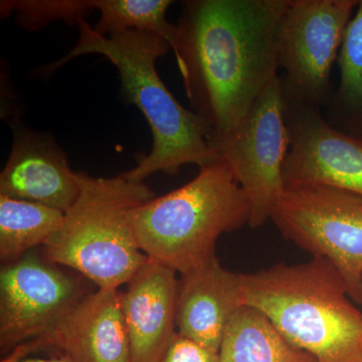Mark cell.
Here are the masks:
<instances>
[{
	"mask_svg": "<svg viewBox=\"0 0 362 362\" xmlns=\"http://www.w3.org/2000/svg\"><path fill=\"white\" fill-rule=\"evenodd\" d=\"M287 0H189L175 51L192 111L232 133L278 77V30Z\"/></svg>",
	"mask_w": 362,
	"mask_h": 362,
	"instance_id": "1",
	"label": "cell"
},
{
	"mask_svg": "<svg viewBox=\"0 0 362 362\" xmlns=\"http://www.w3.org/2000/svg\"><path fill=\"white\" fill-rule=\"evenodd\" d=\"M78 28L77 45L45 71L52 74L71 59L89 54H102L118 69L124 96L142 112L153 135L148 156L139 157L135 168L121 173L122 177L143 182L159 171L176 175L187 164L202 168L220 160L211 144V128L178 103L157 73V59L171 49L165 40L138 30L104 37L86 21Z\"/></svg>",
	"mask_w": 362,
	"mask_h": 362,
	"instance_id": "2",
	"label": "cell"
},
{
	"mask_svg": "<svg viewBox=\"0 0 362 362\" xmlns=\"http://www.w3.org/2000/svg\"><path fill=\"white\" fill-rule=\"evenodd\" d=\"M350 299L341 276L323 258L242 274L243 305L265 314L316 362H362V311Z\"/></svg>",
	"mask_w": 362,
	"mask_h": 362,
	"instance_id": "3",
	"label": "cell"
},
{
	"mask_svg": "<svg viewBox=\"0 0 362 362\" xmlns=\"http://www.w3.org/2000/svg\"><path fill=\"white\" fill-rule=\"evenodd\" d=\"M250 216L249 199L221 158L128 214L143 254L181 275L216 257L218 238L249 225Z\"/></svg>",
	"mask_w": 362,
	"mask_h": 362,
	"instance_id": "4",
	"label": "cell"
},
{
	"mask_svg": "<svg viewBox=\"0 0 362 362\" xmlns=\"http://www.w3.org/2000/svg\"><path fill=\"white\" fill-rule=\"evenodd\" d=\"M80 194L63 225L42 247L49 261L80 274L98 289L118 290L147 261L128 218L154 199L146 185L77 173Z\"/></svg>",
	"mask_w": 362,
	"mask_h": 362,
	"instance_id": "5",
	"label": "cell"
},
{
	"mask_svg": "<svg viewBox=\"0 0 362 362\" xmlns=\"http://www.w3.org/2000/svg\"><path fill=\"white\" fill-rule=\"evenodd\" d=\"M283 237L334 266L362 305V195L321 185L285 189L271 218Z\"/></svg>",
	"mask_w": 362,
	"mask_h": 362,
	"instance_id": "6",
	"label": "cell"
},
{
	"mask_svg": "<svg viewBox=\"0 0 362 362\" xmlns=\"http://www.w3.org/2000/svg\"><path fill=\"white\" fill-rule=\"evenodd\" d=\"M211 144L249 199V226H263L270 220L273 207L285 190L283 166L290 135L281 77L267 86L232 133L211 137Z\"/></svg>",
	"mask_w": 362,
	"mask_h": 362,
	"instance_id": "7",
	"label": "cell"
},
{
	"mask_svg": "<svg viewBox=\"0 0 362 362\" xmlns=\"http://www.w3.org/2000/svg\"><path fill=\"white\" fill-rule=\"evenodd\" d=\"M359 0H287L278 30V65L286 97L324 108L331 71Z\"/></svg>",
	"mask_w": 362,
	"mask_h": 362,
	"instance_id": "8",
	"label": "cell"
},
{
	"mask_svg": "<svg viewBox=\"0 0 362 362\" xmlns=\"http://www.w3.org/2000/svg\"><path fill=\"white\" fill-rule=\"evenodd\" d=\"M33 250L4 264L0 272V349H14L42 337L92 292L76 272L63 270Z\"/></svg>",
	"mask_w": 362,
	"mask_h": 362,
	"instance_id": "9",
	"label": "cell"
},
{
	"mask_svg": "<svg viewBox=\"0 0 362 362\" xmlns=\"http://www.w3.org/2000/svg\"><path fill=\"white\" fill-rule=\"evenodd\" d=\"M285 98L290 135L285 189L321 185L362 195V138L335 129L320 108Z\"/></svg>",
	"mask_w": 362,
	"mask_h": 362,
	"instance_id": "10",
	"label": "cell"
},
{
	"mask_svg": "<svg viewBox=\"0 0 362 362\" xmlns=\"http://www.w3.org/2000/svg\"><path fill=\"white\" fill-rule=\"evenodd\" d=\"M45 349L59 350L71 362H131L121 293L97 288L49 332L14 349L2 362H14Z\"/></svg>",
	"mask_w": 362,
	"mask_h": 362,
	"instance_id": "11",
	"label": "cell"
},
{
	"mask_svg": "<svg viewBox=\"0 0 362 362\" xmlns=\"http://www.w3.org/2000/svg\"><path fill=\"white\" fill-rule=\"evenodd\" d=\"M0 195L35 202L66 213L80 194L77 173L52 136L16 125Z\"/></svg>",
	"mask_w": 362,
	"mask_h": 362,
	"instance_id": "12",
	"label": "cell"
},
{
	"mask_svg": "<svg viewBox=\"0 0 362 362\" xmlns=\"http://www.w3.org/2000/svg\"><path fill=\"white\" fill-rule=\"evenodd\" d=\"M175 274L148 258L121 293L131 362L160 361L175 337L178 295Z\"/></svg>",
	"mask_w": 362,
	"mask_h": 362,
	"instance_id": "13",
	"label": "cell"
},
{
	"mask_svg": "<svg viewBox=\"0 0 362 362\" xmlns=\"http://www.w3.org/2000/svg\"><path fill=\"white\" fill-rule=\"evenodd\" d=\"M242 301V274L214 257L178 280L177 333L218 354L228 323Z\"/></svg>",
	"mask_w": 362,
	"mask_h": 362,
	"instance_id": "14",
	"label": "cell"
},
{
	"mask_svg": "<svg viewBox=\"0 0 362 362\" xmlns=\"http://www.w3.org/2000/svg\"><path fill=\"white\" fill-rule=\"evenodd\" d=\"M218 362H316V359L290 342L265 314L243 305L226 328Z\"/></svg>",
	"mask_w": 362,
	"mask_h": 362,
	"instance_id": "15",
	"label": "cell"
},
{
	"mask_svg": "<svg viewBox=\"0 0 362 362\" xmlns=\"http://www.w3.org/2000/svg\"><path fill=\"white\" fill-rule=\"evenodd\" d=\"M340 81L324 108L335 129L362 138V0L347 25L337 58Z\"/></svg>",
	"mask_w": 362,
	"mask_h": 362,
	"instance_id": "16",
	"label": "cell"
},
{
	"mask_svg": "<svg viewBox=\"0 0 362 362\" xmlns=\"http://www.w3.org/2000/svg\"><path fill=\"white\" fill-rule=\"evenodd\" d=\"M65 213L35 202L0 195V259L2 264L44 247L62 225Z\"/></svg>",
	"mask_w": 362,
	"mask_h": 362,
	"instance_id": "17",
	"label": "cell"
},
{
	"mask_svg": "<svg viewBox=\"0 0 362 362\" xmlns=\"http://www.w3.org/2000/svg\"><path fill=\"white\" fill-rule=\"evenodd\" d=\"M170 0H97L100 18L95 32L104 37L126 32L153 33L165 40L175 51L177 26L166 20Z\"/></svg>",
	"mask_w": 362,
	"mask_h": 362,
	"instance_id": "18",
	"label": "cell"
},
{
	"mask_svg": "<svg viewBox=\"0 0 362 362\" xmlns=\"http://www.w3.org/2000/svg\"><path fill=\"white\" fill-rule=\"evenodd\" d=\"M93 9L97 0H13L0 2L2 16L16 13L21 28L39 30L52 21H64L68 25H80Z\"/></svg>",
	"mask_w": 362,
	"mask_h": 362,
	"instance_id": "19",
	"label": "cell"
},
{
	"mask_svg": "<svg viewBox=\"0 0 362 362\" xmlns=\"http://www.w3.org/2000/svg\"><path fill=\"white\" fill-rule=\"evenodd\" d=\"M159 362H218V354L176 332Z\"/></svg>",
	"mask_w": 362,
	"mask_h": 362,
	"instance_id": "20",
	"label": "cell"
},
{
	"mask_svg": "<svg viewBox=\"0 0 362 362\" xmlns=\"http://www.w3.org/2000/svg\"><path fill=\"white\" fill-rule=\"evenodd\" d=\"M14 362H71L68 357L64 354L51 357H33L25 356Z\"/></svg>",
	"mask_w": 362,
	"mask_h": 362,
	"instance_id": "21",
	"label": "cell"
}]
</instances>
